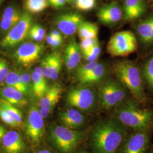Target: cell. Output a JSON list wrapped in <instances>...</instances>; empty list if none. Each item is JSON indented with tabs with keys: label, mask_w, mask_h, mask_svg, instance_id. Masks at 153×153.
<instances>
[{
	"label": "cell",
	"mask_w": 153,
	"mask_h": 153,
	"mask_svg": "<svg viewBox=\"0 0 153 153\" xmlns=\"http://www.w3.org/2000/svg\"><path fill=\"white\" fill-rule=\"evenodd\" d=\"M126 134V128L118 120L101 121L91 131L90 146L94 153H117Z\"/></svg>",
	"instance_id": "6da1fadb"
},
{
	"label": "cell",
	"mask_w": 153,
	"mask_h": 153,
	"mask_svg": "<svg viewBox=\"0 0 153 153\" xmlns=\"http://www.w3.org/2000/svg\"><path fill=\"white\" fill-rule=\"evenodd\" d=\"M113 71L119 81L136 98L142 102L145 93L141 74L137 66L128 60L119 61L113 67Z\"/></svg>",
	"instance_id": "7a4b0ae2"
},
{
	"label": "cell",
	"mask_w": 153,
	"mask_h": 153,
	"mask_svg": "<svg viewBox=\"0 0 153 153\" xmlns=\"http://www.w3.org/2000/svg\"><path fill=\"white\" fill-rule=\"evenodd\" d=\"M116 114L117 120L123 125L138 131L145 129L153 117L150 111L140 108L133 100H128L120 104Z\"/></svg>",
	"instance_id": "3957f363"
},
{
	"label": "cell",
	"mask_w": 153,
	"mask_h": 153,
	"mask_svg": "<svg viewBox=\"0 0 153 153\" xmlns=\"http://www.w3.org/2000/svg\"><path fill=\"white\" fill-rule=\"evenodd\" d=\"M85 136V132L69 129L63 126H52L49 140L59 153H72Z\"/></svg>",
	"instance_id": "277c9868"
},
{
	"label": "cell",
	"mask_w": 153,
	"mask_h": 153,
	"mask_svg": "<svg viewBox=\"0 0 153 153\" xmlns=\"http://www.w3.org/2000/svg\"><path fill=\"white\" fill-rule=\"evenodd\" d=\"M126 88L119 81L109 78L99 88V102L102 108L110 109L120 104L126 98Z\"/></svg>",
	"instance_id": "5b68a950"
},
{
	"label": "cell",
	"mask_w": 153,
	"mask_h": 153,
	"mask_svg": "<svg viewBox=\"0 0 153 153\" xmlns=\"http://www.w3.org/2000/svg\"><path fill=\"white\" fill-rule=\"evenodd\" d=\"M137 48L134 34L131 31H122L110 38L107 51L112 57H124L135 52Z\"/></svg>",
	"instance_id": "8992f818"
},
{
	"label": "cell",
	"mask_w": 153,
	"mask_h": 153,
	"mask_svg": "<svg viewBox=\"0 0 153 153\" xmlns=\"http://www.w3.org/2000/svg\"><path fill=\"white\" fill-rule=\"evenodd\" d=\"M97 101L95 90L88 86L73 88L68 93V104L77 109L88 111L93 109Z\"/></svg>",
	"instance_id": "52a82bcc"
},
{
	"label": "cell",
	"mask_w": 153,
	"mask_h": 153,
	"mask_svg": "<svg viewBox=\"0 0 153 153\" xmlns=\"http://www.w3.org/2000/svg\"><path fill=\"white\" fill-rule=\"evenodd\" d=\"M32 23L33 18L28 13L22 14L19 21L2 40L1 46L3 48H10L23 42L28 35Z\"/></svg>",
	"instance_id": "ba28073f"
},
{
	"label": "cell",
	"mask_w": 153,
	"mask_h": 153,
	"mask_svg": "<svg viewBox=\"0 0 153 153\" xmlns=\"http://www.w3.org/2000/svg\"><path fill=\"white\" fill-rule=\"evenodd\" d=\"M43 117L35 107H31L25 125V132L30 141L34 145L40 142L44 133Z\"/></svg>",
	"instance_id": "9c48e42d"
},
{
	"label": "cell",
	"mask_w": 153,
	"mask_h": 153,
	"mask_svg": "<svg viewBox=\"0 0 153 153\" xmlns=\"http://www.w3.org/2000/svg\"><path fill=\"white\" fill-rule=\"evenodd\" d=\"M42 44L27 42L21 45L14 53L16 61L23 65L32 64L37 60L43 52Z\"/></svg>",
	"instance_id": "30bf717a"
},
{
	"label": "cell",
	"mask_w": 153,
	"mask_h": 153,
	"mask_svg": "<svg viewBox=\"0 0 153 153\" xmlns=\"http://www.w3.org/2000/svg\"><path fill=\"white\" fill-rule=\"evenodd\" d=\"M148 142L149 136L146 131L136 132L124 141L120 153H145Z\"/></svg>",
	"instance_id": "8fae6325"
},
{
	"label": "cell",
	"mask_w": 153,
	"mask_h": 153,
	"mask_svg": "<svg viewBox=\"0 0 153 153\" xmlns=\"http://www.w3.org/2000/svg\"><path fill=\"white\" fill-rule=\"evenodd\" d=\"M83 22L82 16L77 13H66L58 16L56 25L59 31L66 36L74 35Z\"/></svg>",
	"instance_id": "7c38bea8"
},
{
	"label": "cell",
	"mask_w": 153,
	"mask_h": 153,
	"mask_svg": "<svg viewBox=\"0 0 153 153\" xmlns=\"http://www.w3.org/2000/svg\"><path fill=\"white\" fill-rule=\"evenodd\" d=\"M62 89L59 85H53L48 88L47 93L39 102L40 113L43 119L47 118L60 100Z\"/></svg>",
	"instance_id": "4fadbf2b"
},
{
	"label": "cell",
	"mask_w": 153,
	"mask_h": 153,
	"mask_svg": "<svg viewBox=\"0 0 153 153\" xmlns=\"http://www.w3.org/2000/svg\"><path fill=\"white\" fill-rule=\"evenodd\" d=\"M1 143L3 153H25L26 150L21 134L15 131H7Z\"/></svg>",
	"instance_id": "5bb4252c"
},
{
	"label": "cell",
	"mask_w": 153,
	"mask_h": 153,
	"mask_svg": "<svg viewBox=\"0 0 153 153\" xmlns=\"http://www.w3.org/2000/svg\"><path fill=\"white\" fill-rule=\"evenodd\" d=\"M99 21L104 25H114L120 21L123 11L116 2L104 6L97 13Z\"/></svg>",
	"instance_id": "9a60e30c"
},
{
	"label": "cell",
	"mask_w": 153,
	"mask_h": 153,
	"mask_svg": "<svg viewBox=\"0 0 153 153\" xmlns=\"http://www.w3.org/2000/svg\"><path fill=\"white\" fill-rule=\"evenodd\" d=\"M59 120L62 126L74 130L81 128L85 123V116L78 109L73 108L61 112Z\"/></svg>",
	"instance_id": "2e32d148"
},
{
	"label": "cell",
	"mask_w": 153,
	"mask_h": 153,
	"mask_svg": "<svg viewBox=\"0 0 153 153\" xmlns=\"http://www.w3.org/2000/svg\"><path fill=\"white\" fill-rule=\"evenodd\" d=\"M82 51L79 44L75 40H72L65 49L64 62L66 69L71 71L76 68L81 60Z\"/></svg>",
	"instance_id": "e0dca14e"
},
{
	"label": "cell",
	"mask_w": 153,
	"mask_h": 153,
	"mask_svg": "<svg viewBox=\"0 0 153 153\" xmlns=\"http://www.w3.org/2000/svg\"><path fill=\"white\" fill-rule=\"evenodd\" d=\"M107 72V66L103 64L99 63L92 71L76 79V80L81 86H89L102 82L106 76Z\"/></svg>",
	"instance_id": "ac0fdd59"
},
{
	"label": "cell",
	"mask_w": 153,
	"mask_h": 153,
	"mask_svg": "<svg viewBox=\"0 0 153 153\" xmlns=\"http://www.w3.org/2000/svg\"><path fill=\"white\" fill-rule=\"evenodd\" d=\"M146 10L144 0H125L124 16L126 21H133L142 16Z\"/></svg>",
	"instance_id": "d6986e66"
},
{
	"label": "cell",
	"mask_w": 153,
	"mask_h": 153,
	"mask_svg": "<svg viewBox=\"0 0 153 153\" xmlns=\"http://www.w3.org/2000/svg\"><path fill=\"white\" fill-rule=\"evenodd\" d=\"M1 98L18 107H25L28 104L24 94L15 88L7 86L0 90Z\"/></svg>",
	"instance_id": "ffe728a7"
},
{
	"label": "cell",
	"mask_w": 153,
	"mask_h": 153,
	"mask_svg": "<svg viewBox=\"0 0 153 153\" xmlns=\"http://www.w3.org/2000/svg\"><path fill=\"white\" fill-rule=\"evenodd\" d=\"M136 31L143 44L148 45L153 43V14L138 23Z\"/></svg>",
	"instance_id": "44dd1931"
},
{
	"label": "cell",
	"mask_w": 153,
	"mask_h": 153,
	"mask_svg": "<svg viewBox=\"0 0 153 153\" xmlns=\"http://www.w3.org/2000/svg\"><path fill=\"white\" fill-rule=\"evenodd\" d=\"M21 15L19 9L16 6H8L2 16L0 23L1 31L3 33L9 31L19 21Z\"/></svg>",
	"instance_id": "7402d4cb"
},
{
	"label": "cell",
	"mask_w": 153,
	"mask_h": 153,
	"mask_svg": "<svg viewBox=\"0 0 153 153\" xmlns=\"http://www.w3.org/2000/svg\"><path fill=\"white\" fill-rule=\"evenodd\" d=\"M33 83V93L39 98L41 99L47 93L48 88L45 78L40 67L35 68L31 74Z\"/></svg>",
	"instance_id": "603a6c76"
},
{
	"label": "cell",
	"mask_w": 153,
	"mask_h": 153,
	"mask_svg": "<svg viewBox=\"0 0 153 153\" xmlns=\"http://www.w3.org/2000/svg\"><path fill=\"white\" fill-rule=\"evenodd\" d=\"M98 31V26L96 24L84 21L80 25L78 30V36L81 40L97 38Z\"/></svg>",
	"instance_id": "cb8c5ba5"
},
{
	"label": "cell",
	"mask_w": 153,
	"mask_h": 153,
	"mask_svg": "<svg viewBox=\"0 0 153 153\" xmlns=\"http://www.w3.org/2000/svg\"><path fill=\"white\" fill-rule=\"evenodd\" d=\"M47 56L49 62L50 79L52 81H55L58 78L61 70V56L59 53H53Z\"/></svg>",
	"instance_id": "d4e9b609"
},
{
	"label": "cell",
	"mask_w": 153,
	"mask_h": 153,
	"mask_svg": "<svg viewBox=\"0 0 153 153\" xmlns=\"http://www.w3.org/2000/svg\"><path fill=\"white\" fill-rule=\"evenodd\" d=\"M5 81L7 86L16 88L23 94H28L27 88L22 82L20 73L14 71L9 72L6 78Z\"/></svg>",
	"instance_id": "484cf974"
},
{
	"label": "cell",
	"mask_w": 153,
	"mask_h": 153,
	"mask_svg": "<svg viewBox=\"0 0 153 153\" xmlns=\"http://www.w3.org/2000/svg\"><path fill=\"white\" fill-rule=\"evenodd\" d=\"M0 105L5 109L8 114L16 121L19 126H22L23 115L19 109L17 108L15 105L9 103L2 98H0Z\"/></svg>",
	"instance_id": "4316f807"
},
{
	"label": "cell",
	"mask_w": 153,
	"mask_h": 153,
	"mask_svg": "<svg viewBox=\"0 0 153 153\" xmlns=\"http://www.w3.org/2000/svg\"><path fill=\"white\" fill-rule=\"evenodd\" d=\"M48 5V0H26L25 2L26 10L34 14L44 11Z\"/></svg>",
	"instance_id": "83f0119b"
},
{
	"label": "cell",
	"mask_w": 153,
	"mask_h": 153,
	"mask_svg": "<svg viewBox=\"0 0 153 153\" xmlns=\"http://www.w3.org/2000/svg\"><path fill=\"white\" fill-rule=\"evenodd\" d=\"M142 74L148 85L153 88V56L143 65Z\"/></svg>",
	"instance_id": "f1b7e54d"
},
{
	"label": "cell",
	"mask_w": 153,
	"mask_h": 153,
	"mask_svg": "<svg viewBox=\"0 0 153 153\" xmlns=\"http://www.w3.org/2000/svg\"><path fill=\"white\" fill-rule=\"evenodd\" d=\"M28 36L36 42H42L45 36V30L40 25L35 24L33 25L29 31Z\"/></svg>",
	"instance_id": "f546056e"
},
{
	"label": "cell",
	"mask_w": 153,
	"mask_h": 153,
	"mask_svg": "<svg viewBox=\"0 0 153 153\" xmlns=\"http://www.w3.org/2000/svg\"><path fill=\"white\" fill-rule=\"evenodd\" d=\"M98 61H95L93 62H88L83 65L78 66L76 68V79L79 78V77L86 74L91 71H92L94 68H95L98 65Z\"/></svg>",
	"instance_id": "4dcf8cb0"
},
{
	"label": "cell",
	"mask_w": 153,
	"mask_h": 153,
	"mask_svg": "<svg viewBox=\"0 0 153 153\" xmlns=\"http://www.w3.org/2000/svg\"><path fill=\"white\" fill-rule=\"evenodd\" d=\"M76 8L82 11H90L97 4V0H75Z\"/></svg>",
	"instance_id": "1f68e13d"
},
{
	"label": "cell",
	"mask_w": 153,
	"mask_h": 153,
	"mask_svg": "<svg viewBox=\"0 0 153 153\" xmlns=\"http://www.w3.org/2000/svg\"><path fill=\"white\" fill-rule=\"evenodd\" d=\"M0 119L8 126L13 128H19V126L16 123L10 116L8 114L5 109L0 105Z\"/></svg>",
	"instance_id": "d6a6232c"
},
{
	"label": "cell",
	"mask_w": 153,
	"mask_h": 153,
	"mask_svg": "<svg viewBox=\"0 0 153 153\" xmlns=\"http://www.w3.org/2000/svg\"><path fill=\"white\" fill-rule=\"evenodd\" d=\"M9 72L7 62L5 59L0 58V84L5 81L6 78Z\"/></svg>",
	"instance_id": "836d02e7"
},
{
	"label": "cell",
	"mask_w": 153,
	"mask_h": 153,
	"mask_svg": "<svg viewBox=\"0 0 153 153\" xmlns=\"http://www.w3.org/2000/svg\"><path fill=\"white\" fill-rule=\"evenodd\" d=\"M98 43V38H88L81 40V42L79 44L81 50L82 52V51L90 49L91 48L93 47V46Z\"/></svg>",
	"instance_id": "e575fe53"
},
{
	"label": "cell",
	"mask_w": 153,
	"mask_h": 153,
	"mask_svg": "<svg viewBox=\"0 0 153 153\" xmlns=\"http://www.w3.org/2000/svg\"><path fill=\"white\" fill-rule=\"evenodd\" d=\"M20 76L22 79V82L25 84L27 89L28 94L33 91V79L31 76L26 72H22L20 73Z\"/></svg>",
	"instance_id": "d590c367"
},
{
	"label": "cell",
	"mask_w": 153,
	"mask_h": 153,
	"mask_svg": "<svg viewBox=\"0 0 153 153\" xmlns=\"http://www.w3.org/2000/svg\"><path fill=\"white\" fill-rule=\"evenodd\" d=\"M47 42L51 47L57 48L60 47L62 43V38H55L49 33V35L46 38Z\"/></svg>",
	"instance_id": "8d00e7d4"
},
{
	"label": "cell",
	"mask_w": 153,
	"mask_h": 153,
	"mask_svg": "<svg viewBox=\"0 0 153 153\" xmlns=\"http://www.w3.org/2000/svg\"><path fill=\"white\" fill-rule=\"evenodd\" d=\"M41 69L42 72L43 73V75L45 78L50 79V67H49V62L48 56H47L45 58L42 62L41 65Z\"/></svg>",
	"instance_id": "74e56055"
},
{
	"label": "cell",
	"mask_w": 153,
	"mask_h": 153,
	"mask_svg": "<svg viewBox=\"0 0 153 153\" xmlns=\"http://www.w3.org/2000/svg\"><path fill=\"white\" fill-rule=\"evenodd\" d=\"M83 57L84 59L88 62H93L95 61H97L98 59L99 56L94 54L89 51H84L82 52Z\"/></svg>",
	"instance_id": "f35d334b"
},
{
	"label": "cell",
	"mask_w": 153,
	"mask_h": 153,
	"mask_svg": "<svg viewBox=\"0 0 153 153\" xmlns=\"http://www.w3.org/2000/svg\"><path fill=\"white\" fill-rule=\"evenodd\" d=\"M67 1L66 0H56L52 2L50 5L55 8H60L65 5Z\"/></svg>",
	"instance_id": "ab89813d"
},
{
	"label": "cell",
	"mask_w": 153,
	"mask_h": 153,
	"mask_svg": "<svg viewBox=\"0 0 153 153\" xmlns=\"http://www.w3.org/2000/svg\"><path fill=\"white\" fill-rule=\"evenodd\" d=\"M86 51H87V50H86ZM88 51H90L94 54L98 55L99 56V55L100 54V52H101V47L99 45V43H98V44H96L94 46H93V47L91 48L90 49H88Z\"/></svg>",
	"instance_id": "60d3db41"
},
{
	"label": "cell",
	"mask_w": 153,
	"mask_h": 153,
	"mask_svg": "<svg viewBox=\"0 0 153 153\" xmlns=\"http://www.w3.org/2000/svg\"><path fill=\"white\" fill-rule=\"evenodd\" d=\"M50 34L55 38H61L62 37L60 32L59 31H57L56 30L52 31V32L50 33Z\"/></svg>",
	"instance_id": "b9f144b4"
},
{
	"label": "cell",
	"mask_w": 153,
	"mask_h": 153,
	"mask_svg": "<svg viewBox=\"0 0 153 153\" xmlns=\"http://www.w3.org/2000/svg\"><path fill=\"white\" fill-rule=\"evenodd\" d=\"M6 132L7 131H6L5 128L2 125L0 124V136L3 138Z\"/></svg>",
	"instance_id": "7bdbcfd3"
},
{
	"label": "cell",
	"mask_w": 153,
	"mask_h": 153,
	"mask_svg": "<svg viewBox=\"0 0 153 153\" xmlns=\"http://www.w3.org/2000/svg\"><path fill=\"white\" fill-rule=\"evenodd\" d=\"M37 153H52L49 150H42L39 151Z\"/></svg>",
	"instance_id": "ee69618b"
},
{
	"label": "cell",
	"mask_w": 153,
	"mask_h": 153,
	"mask_svg": "<svg viewBox=\"0 0 153 153\" xmlns=\"http://www.w3.org/2000/svg\"><path fill=\"white\" fill-rule=\"evenodd\" d=\"M55 1H56V0H48V2L49 5H51L52 2H53Z\"/></svg>",
	"instance_id": "f6af8a7d"
},
{
	"label": "cell",
	"mask_w": 153,
	"mask_h": 153,
	"mask_svg": "<svg viewBox=\"0 0 153 153\" xmlns=\"http://www.w3.org/2000/svg\"><path fill=\"white\" fill-rule=\"evenodd\" d=\"M77 153H88L87 152H86V151H85V150H81V151H79V152H78Z\"/></svg>",
	"instance_id": "bcb514c9"
},
{
	"label": "cell",
	"mask_w": 153,
	"mask_h": 153,
	"mask_svg": "<svg viewBox=\"0 0 153 153\" xmlns=\"http://www.w3.org/2000/svg\"><path fill=\"white\" fill-rule=\"evenodd\" d=\"M66 1H68V2H73V1H74L75 0H66Z\"/></svg>",
	"instance_id": "7dc6e473"
},
{
	"label": "cell",
	"mask_w": 153,
	"mask_h": 153,
	"mask_svg": "<svg viewBox=\"0 0 153 153\" xmlns=\"http://www.w3.org/2000/svg\"><path fill=\"white\" fill-rule=\"evenodd\" d=\"M2 138H3L2 137H1V136H0V143H1V142H2Z\"/></svg>",
	"instance_id": "c3c4849f"
},
{
	"label": "cell",
	"mask_w": 153,
	"mask_h": 153,
	"mask_svg": "<svg viewBox=\"0 0 153 153\" xmlns=\"http://www.w3.org/2000/svg\"><path fill=\"white\" fill-rule=\"evenodd\" d=\"M2 1H3V0H0V5H1V3L2 2Z\"/></svg>",
	"instance_id": "681fc988"
},
{
	"label": "cell",
	"mask_w": 153,
	"mask_h": 153,
	"mask_svg": "<svg viewBox=\"0 0 153 153\" xmlns=\"http://www.w3.org/2000/svg\"><path fill=\"white\" fill-rule=\"evenodd\" d=\"M151 1H153V0H151Z\"/></svg>",
	"instance_id": "f907efd6"
}]
</instances>
